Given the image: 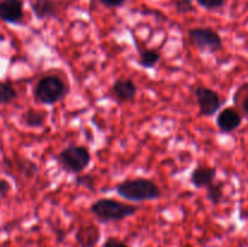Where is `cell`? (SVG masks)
I'll return each instance as SVG.
<instances>
[{"label":"cell","mask_w":248,"mask_h":247,"mask_svg":"<svg viewBox=\"0 0 248 247\" xmlns=\"http://www.w3.org/2000/svg\"><path fill=\"white\" fill-rule=\"evenodd\" d=\"M206 198L213 206H218L224 200V189L223 182L215 181L211 185L206 188Z\"/></svg>","instance_id":"obj_15"},{"label":"cell","mask_w":248,"mask_h":247,"mask_svg":"<svg viewBox=\"0 0 248 247\" xmlns=\"http://www.w3.org/2000/svg\"><path fill=\"white\" fill-rule=\"evenodd\" d=\"M184 247H191V246H184Z\"/></svg>","instance_id":"obj_24"},{"label":"cell","mask_w":248,"mask_h":247,"mask_svg":"<svg viewBox=\"0 0 248 247\" xmlns=\"http://www.w3.org/2000/svg\"><path fill=\"white\" fill-rule=\"evenodd\" d=\"M75 184L79 186H84V188L90 189V190H94V184H96V178L92 174H79L75 178Z\"/></svg>","instance_id":"obj_17"},{"label":"cell","mask_w":248,"mask_h":247,"mask_svg":"<svg viewBox=\"0 0 248 247\" xmlns=\"http://www.w3.org/2000/svg\"><path fill=\"white\" fill-rule=\"evenodd\" d=\"M174 9L179 15L190 14V12L195 11V7H194L191 0H177L174 2Z\"/></svg>","instance_id":"obj_19"},{"label":"cell","mask_w":248,"mask_h":247,"mask_svg":"<svg viewBox=\"0 0 248 247\" xmlns=\"http://www.w3.org/2000/svg\"><path fill=\"white\" fill-rule=\"evenodd\" d=\"M196 104L199 108V114L203 118H211L220 110L222 99L216 90L199 85L194 90Z\"/></svg>","instance_id":"obj_6"},{"label":"cell","mask_w":248,"mask_h":247,"mask_svg":"<svg viewBox=\"0 0 248 247\" xmlns=\"http://www.w3.org/2000/svg\"><path fill=\"white\" fill-rule=\"evenodd\" d=\"M99 1H101L102 5L109 7V9H116V7L123 6L127 0H99Z\"/></svg>","instance_id":"obj_20"},{"label":"cell","mask_w":248,"mask_h":247,"mask_svg":"<svg viewBox=\"0 0 248 247\" xmlns=\"http://www.w3.org/2000/svg\"><path fill=\"white\" fill-rule=\"evenodd\" d=\"M104 247H128L125 242L120 241L116 237H108L107 241L104 242Z\"/></svg>","instance_id":"obj_21"},{"label":"cell","mask_w":248,"mask_h":247,"mask_svg":"<svg viewBox=\"0 0 248 247\" xmlns=\"http://www.w3.org/2000/svg\"><path fill=\"white\" fill-rule=\"evenodd\" d=\"M110 93L120 103H130L135 101L138 93L137 84L128 77H120L113 82Z\"/></svg>","instance_id":"obj_8"},{"label":"cell","mask_w":248,"mask_h":247,"mask_svg":"<svg viewBox=\"0 0 248 247\" xmlns=\"http://www.w3.org/2000/svg\"><path fill=\"white\" fill-rule=\"evenodd\" d=\"M138 64L144 69H153L161 61V52L155 48H140L138 47Z\"/></svg>","instance_id":"obj_14"},{"label":"cell","mask_w":248,"mask_h":247,"mask_svg":"<svg viewBox=\"0 0 248 247\" xmlns=\"http://www.w3.org/2000/svg\"><path fill=\"white\" fill-rule=\"evenodd\" d=\"M115 191L119 196L128 201L143 202L155 201L161 198V189L155 181L144 177L127 178L115 185Z\"/></svg>","instance_id":"obj_1"},{"label":"cell","mask_w":248,"mask_h":247,"mask_svg":"<svg viewBox=\"0 0 248 247\" xmlns=\"http://www.w3.org/2000/svg\"><path fill=\"white\" fill-rule=\"evenodd\" d=\"M77 242L80 247H94L101 239V230L96 224L81 225L77 230Z\"/></svg>","instance_id":"obj_12"},{"label":"cell","mask_w":248,"mask_h":247,"mask_svg":"<svg viewBox=\"0 0 248 247\" xmlns=\"http://www.w3.org/2000/svg\"><path fill=\"white\" fill-rule=\"evenodd\" d=\"M91 160V153L84 145H67L57 154V161L62 169L74 174H80L85 171Z\"/></svg>","instance_id":"obj_4"},{"label":"cell","mask_w":248,"mask_h":247,"mask_svg":"<svg viewBox=\"0 0 248 247\" xmlns=\"http://www.w3.org/2000/svg\"><path fill=\"white\" fill-rule=\"evenodd\" d=\"M199 5L202 9L210 10V11H216V10L222 9L225 5L227 0H196Z\"/></svg>","instance_id":"obj_18"},{"label":"cell","mask_w":248,"mask_h":247,"mask_svg":"<svg viewBox=\"0 0 248 247\" xmlns=\"http://www.w3.org/2000/svg\"><path fill=\"white\" fill-rule=\"evenodd\" d=\"M11 190V184L9 181L4 178H0V196H6L9 191Z\"/></svg>","instance_id":"obj_22"},{"label":"cell","mask_w":248,"mask_h":247,"mask_svg":"<svg viewBox=\"0 0 248 247\" xmlns=\"http://www.w3.org/2000/svg\"><path fill=\"white\" fill-rule=\"evenodd\" d=\"M24 18L23 0H0V19L7 24L18 26Z\"/></svg>","instance_id":"obj_7"},{"label":"cell","mask_w":248,"mask_h":247,"mask_svg":"<svg viewBox=\"0 0 248 247\" xmlns=\"http://www.w3.org/2000/svg\"><path fill=\"white\" fill-rule=\"evenodd\" d=\"M188 34L190 41L200 52L217 53L223 50L222 36L215 29L198 27L189 29Z\"/></svg>","instance_id":"obj_5"},{"label":"cell","mask_w":248,"mask_h":247,"mask_svg":"<svg viewBox=\"0 0 248 247\" xmlns=\"http://www.w3.org/2000/svg\"><path fill=\"white\" fill-rule=\"evenodd\" d=\"M140 207L133 203L123 202L111 198H102L92 202L90 211L101 223L121 222L138 212Z\"/></svg>","instance_id":"obj_2"},{"label":"cell","mask_w":248,"mask_h":247,"mask_svg":"<svg viewBox=\"0 0 248 247\" xmlns=\"http://www.w3.org/2000/svg\"><path fill=\"white\" fill-rule=\"evenodd\" d=\"M18 97V92L15 89L14 85L9 81L0 80V106L10 104L16 101Z\"/></svg>","instance_id":"obj_16"},{"label":"cell","mask_w":248,"mask_h":247,"mask_svg":"<svg viewBox=\"0 0 248 247\" xmlns=\"http://www.w3.org/2000/svg\"><path fill=\"white\" fill-rule=\"evenodd\" d=\"M28 4L34 16L40 21L55 18L57 16V0H28Z\"/></svg>","instance_id":"obj_11"},{"label":"cell","mask_w":248,"mask_h":247,"mask_svg":"<svg viewBox=\"0 0 248 247\" xmlns=\"http://www.w3.org/2000/svg\"><path fill=\"white\" fill-rule=\"evenodd\" d=\"M216 123L222 133H232L241 126L242 115L234 107H227L218 111Z\"/></svg>","instance_id":"obj_9"},{"label":"cell","mask_w":248,"mask_h":247,"mask_svg":"<svg viewBox=\"0 0 248 247\" xmlns=\"http://www.w3.org/2000/svg\"><path fill=\"white\" fill-rule=\"evenodd\" d=\"M217 179V169L213 166H200L195 167L190 173V183L195 189L207 188Z\"/></svg>","instance_id":"obj_10"},{"label":"cell","mask_w":248,"mask_h":247,"mask_svg":"<svg viewBox=\"0 0 248 247\" xmlns=\"http://www.w3.org/2000/svg\"><path fill=\"white\" fill-rule=\"evenodd\" d=\"M240 107H241L242 113H244L245 115L248 116V94H247L246 97H245L244 99H242L241 104H240Z\"/></svg>","instance_id":"obj_23"},{"label":"cell","mask_w":248,"mask_h":247,"mask_svg":"<svg viewBox=\"0 0 248 247\" xmlns=\"http://www.w3.org/2000/svg\"><path fill=\"white\" fill-rule=\"evenodd\" d=\"M69 93V85L60 75H44L35 82L33 89L36 103L53 106Z\"/></svg>","instance_id":"obj_3"},{"label":"cell","mask_w":248,"mask_h":247,"mask_svg":"<svg viewBox=\"0 0 248 247\" xmlns=\"http://www.w3.org/2000/svg\"><path fill=\"white\" fill-rule=\"evenodd\" d=\"M47 120V113L38 109H27L21 115V123L26 127L29 128H40L43 127Z\"/></svg>","instance_id":"obj_13"}]
</instances>
